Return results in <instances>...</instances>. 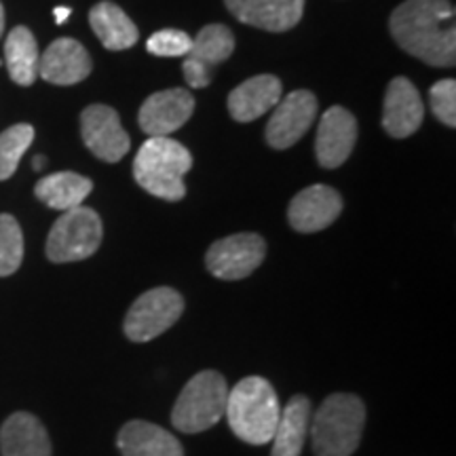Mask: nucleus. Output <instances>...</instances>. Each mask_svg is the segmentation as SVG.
Here are the masks:
<instances>
[{
	"label": "nucleus",
	"instance_id": "1",
	"mask_svg": "<svg viewBox=\"0 0 456 456\" xmlns=\"http://www.w3.org/2000/svg\"><path fill=\"white\" fill-rule=\"evenodd\" d=\"M454 4L450 0H406L393 11L389 28L395 43L416 60L436 68L456 61Z\"/></svg>",
	"mask_w": 456,
	"mask_h": 456
},
{
	"label": "nucleus",
	"instance_id": "2",
	"mask_svg": "<svg viewBox=\"0 0 456 456\" xmlns=\"http://www.w3.org/2000/svg\"><path fill=\"white\" fill-rule=\"evenodd\" d=\"M279 414V397L273 385L262 376H248L228 391L226 420L239 440L252 446L271 444L275 436Z\"/></svg>",
	"mask_w": 456,
	"mask_h": 456
},
{
	"label": "nucleus",
	"instance_id": "3",
	"mask_svg": "<svg viewBox=\"0 0 456 456\" xmlns=\"http://www.w3.org/2000/svg\"><path fill=\"white\" fill-rule=\"evenodd\" d=\"M366 406L353 393H332L311 416L315 456H351L362 442Z\"/></svg>",
	"mask_w": 456,
	"mask_h": 456
},
{
	"label": "nucleus",
	"instance_id": "4",
	"mask_svg": "<svg viewBox=\"0 0 456 456\" xmlns=\"http://www.w3.org/2000/svg\"><path fill=\"white\" fill-rule=\"evenodd\" d=\"M192 167V157L180 142L171 138H148L134 161L138 184L163 201H180L186 195L184 174Z\"/></svg>",
	"mask_w": 456,
	"mask_h": 456
},
{
	"label": "nucleus",
	"instance_id": "5",
	"mask_svg": "<svg viewBox=\"0 0 456 456\" xmlns=\"http://www.w3.org/2000/svg\"><path fill=\"white\" fill-rule=\"evenodd\" d=\"M228 387L224 376L216 370H203L192 376L178 395L171 425L182 433H201L212 429L224 419Z\"/></svg>",
	"mask_w": 456,
	"mask_h": 456
},
{
	"label": "nucleus",
	"instance_id": "6",
	"mask_svg": "<svg viewBox=\"0 0 456 456\" xmlns=\"http://www.w3.org/2000/svg\"><path fill=\"white\" fill-rule=\"evenodd\" d=\"M104 226L91 208L68 209L55 220L47 237V258L57 265L91 258L98 252Z\"/></svg>",
	"mask_w": 456,
	"mask_h": 456
},
{
	"label": "nucleus",
	"instance_id": "7",
	"mask_svg": "<svg viewBox=\"0 0 456 456\" xmlns=\"http://www.w3.org/2000/svg\"><path fill=\"white\" fill-rule=\"evenodd\" d=\"M184 311V298L174 288H152L131 305L123 322L129 340L151 342L174 326Z\"/></svg>",
	"mask_w": 456,
	"mask_h": 456
},
{
	"label": "nucleus",
	"instance_id": "8",
	"mask_svg": "<svg viewBox=\"0 0 456 456\" xmlns=\"http://www.w3.org/2000/svg\"><path fill=\"white\" fill-rule=\"evenodd\" d=\"M266 256L265 239L256 232H237L212 243L205 262L214 277L224 281H239L258 269Z\"/></svg>",
	"mask_w": 456,
	"mask_h": 456
},
{
	"label": "nucleus",
	"instance_id": "9",
	"mask_svg": "<svg viewBox=\"0 0 456 456\" xmlns=\"http://www.w3.org/2000/svg\"><path fill=\"white\" fill-rule=\"evenodd\" d=\"M81 135L85 146L106 163L121 161L131 146L117 110L104 104H91L85 108L81 114Z\"/></svg>",
	"mask_w": 456,
	"mask_h": 456
},
{
	"label": "nucleus",
	"instance_id": "10",
	"mask_svg": "<svg viewBox=\"0 0 456 456\" xmlns=\"http://www.w3.org/2000/svg\"><path fill=\"white\" fill-rule=\"evenodd\" d=\"M317 117V98L306 89L292 91L279 100L266 125V142L275 151H285L302 140Z\"/></svg>",
	"mask_w": 456,
	"mask_h": 456
},
{
	"label": "nucleus",
	"instance_id": "11",
	"mask_svg": "<svg viewBox=\"0 0 456 456\" xmlns=\"http://www.w3.org/2000/svg\"><path fill=\"white\" fill-rule=\"evenodd\" d=\"M232 49H235V38L226 26H205L192 41L188 55H184L186 60L182 64V72H184L186 83L192 89L208 87L212 81V70L232 55Z\"/></svg>",
	"mask_w": 456,
	"mask_h": 456
},
{
	"label": "nucleus",
	"instance_id": "12",
	"mask_svg": "<svg viewBox=\"0 0 456 456\" xmlns=\"http://www.w3.org/2000/svg\"><path fill=\"white\" fill-rule=\"evenodd\" d=\"M195 110V98L186 89H165L152 94L140 108V127L151 138H169Z\"/></svg>",
	"mask_w": 456,
	"mask_h": 456
},
{
	"label": "nucleus",
	"instance_id": "13",
	"mask_svg": "<svg viewBox=\"0 0 456 456\" xmlns=\"http://www.w3.org/2000/svg\"><path fill=\"white\" fill-rule=\"evenodd\" d=\"M357 142L355 117L342 106L328 108L317 127L315 155L322 167L336 169L351 157Z\"/></svg>",
	"mask_w": 456,
	"mask_h": 456
},
{
	"label": "nucleus",
	"instance_id": "14",
	"mask_svg": "<svg viewBox=\"0 0 456 456\" xmlns=\"http://www.w3.org/2000/svg\"><path fill=\"white\" fill-rule=\"evenodd\" d=\"M342 212L338 191L326 184H313L292 199L288 209L289 224L298 232H317L334 224Z\"/></svg>",
	"mask_w": 456,
	"mask_h": 456
},
{
	"label": "nucleus",
	"instance_id": "15",
	"mask_svg": "<svg viewBox=\"0 0 456 456\" xmlns=\"http://www.w3.org/2000/svg\"><path fill=\"white\" fill-rule=\"evenodd\" d=\"M89 51L74 38H57L38 60V77L51 85H77L91 74Z\"/></svg>",
	"mask_w": 456,
	"mask_h": 456
},
{
	"label": "nucleus",
	"instance_id": "16",
	"mask_svg": "<svg viewBox=\"0 0 456 456\" xmlns=\"http://www.w3.org/2000/svg\"><path fill=\"white\" fill-rule=\"evenodd\" d=\"M425 118V106L419 89L406 77H395L389 83L383 106V127L391 138H408L420 127Z\"/></svg>",
	"mask_w": 456,
	"mask_h": 456
},
{
	"label": "nucleus",
	"instance_id": "17",
	"mask_svg": "<svg viewBox=\"0 0 456 456\" xmlns=\"http://www.w3.org/2000/svg\"><path fill=\"white\" fill-rule=\"evenodd\" d=\"M241 24L266 32H288L305 13V0H224Z\"/></svg>",
	"mask_w": 456,
	"mask_h": 456
},
{
	"label": "nucleus",
	"instance_id": "18",
	"mask_svg": "<svg viewBox=\"0 0 456 456\" xmlns=\"http://www.w3.org/2000/svg\"><path fill=\"white\" fill-rule=\"evenodd\" d=\"M281 100V81L273 74L248 78L228 94L226 106L231 117L239 123H252L275 108Z\"/></svg>",
	"mask_w": 456,
	"mask_h": 456
},
{
	"label": "nucleus",
	"instance_id": "19",
	"mask_svg": "<svg viewBox=\"0 0 456 456\" xmlns=\"http://www.w3.org/2000/svg\"><path fill=\"white\" fill-rule=\"evenodd\" d=\"M0 454L3 456H51L49 433L37 416L15 412L0 427Z\"/></svg>",
	"mask_w": 456,
	"mask_h": 456
},
{
	"label": "nucleus",
	"instance_id": "20",
	"mask_svg": "<svg viewBox=\"0 0 456 456\" xmlns=\"http://www.w3.org/2000/svg\"><path fill=\"white\" fill-rule=\"evenodd\" d=\"M117 446L123 456H184L178 437L146 420H129L127 425H123Z\"/></svg>",
	"mask_w": 456,
	"mask_h": 456
},
{
	"label": "nucleus",
	"instance_id": "21",
	"mask_svg": "<svg viewBox=\"0 0 456 456\" xmlns=\"http://www.w3.org/2000/svg\"><path fill=\"white\" fill-rule=\"evenodd\" d=\"M313 406L306 395H294L281 408L279 423L273 436L271 456H300L311 429Z\"/></svg>",
	"mask_w": 456,
	"mask_h": 456
},
{
	"label": "nucleus",
	"instance_id": "22",
	"mask_svg": "<svg viewBox=\"0 0 456 456\" xmlns=\"http://www.w3.org/2000/svg\"><path fill=\"white\" fill-rule=\"evenodd\" d=\"M89 24L100 43L110 51L134 47L140 38L138 28L129 20V15L110 0H102L89 11Z\"/></svg>",
	"mask_w": 456,
	"mask_h": 456
},
{
	"label": "nucleus",
	"instance_id": "23",
	"mask_svg": "<svg viewBox=\"0 0 456 456\" xmlns=\"http://www.w3.org/2000/svg\"><path fill=\"white\" fill-rule=\"evenodd\" d=\"M91 191H94V182L74 171H57V174L45 175L34 186V195L38 201L57 212H68L83 205Z\"/></svg>",
	"mask_w": 456,
	"mask_h": 456
},
{
	"label": "nucleus",
	"instance_id": "24",
	"mask_svg": "<svg viewBox=\"0 0 456 456\" xmlns=\"http://www.w3.org/2000/svg\"><path fill=\"white\" fill-rule=\"evenodd\" d=\"M38 43L26 26H17L4 41V61L9 77L20 87H30L38 78Z\"/></svg>",
	"mask_w": 456,
	"mask_h": 456
},
{
	"label": "nucleus",
	"instance_id": "25",
	"mask_svg": "<svg viewBox=\"0 0 456 456\" xmlns=\"http://www.w3.org/2000/svg\"><path fill=\"white\" fill-rule=\"evenodd\" d=\"M34 142V127L20 123L0 134V182L9 180L17 171L21 157Z\"/></svg>",
	"mask_w": 456,
	"mask_h": 456
},
{
	"label": "nucleus",
	"instance_id": "26",
	"mask_svg": "<svg viewBox=\"0 0 456 456\" xmlns=\"http://www.w3.org/2000/svg\"><path fill=\"white\" fill-rule=\"evenodd\" d=\"M24 260V235L13 216L0 214V277H9Z\"/></svg>",
	"mask_w": 456,
	"mask_h": 456
},
{
	"label": "nucleus",
	"instance_id": "27",
	"mask_svg": "<svg viewBox=\"0 0 456 456\" xmlns=\"http://www.w3.org/2000/svg\"><path fill=\"white\" fill-rule=\"evenodd\" d=\"M429 106L437 121L454 127L456 125V81L454 78H444L437 81L429 91Z\"/></svg>",
	"mask_w": 456,
	"mask_h": 456
},
{
	"label": "nucleus",
	"instance_id": "28",
	"mask_svg": "<svg viewBox=\"0 0 456 456\" xmlns=\"http://www.w3.org/2000/svg\"><path fill=\"white\" fill-rule=\"evenodd\" d=\"M191 47L192 38L182 30H159L146 43V49L159 57H184Z\"/></svg>",
	"mask_w": 456,
	"mask_h": 456
},
{
	"label": "nucleus",
	"instance_id": "29",
	"mask_svg": "<svg viewBox=\"0 0 456 456\" xmlns=\"http://www.w3.org/2000/svg\"><path fill=\"white\" fill-rule=\"evenodd\" d=\"M72 13L70 7H55L53 15H55V24H64V21L68 20V15Z\"/></svg>",
	"mask_w": 456,
	"mask_h": 456
},
{
	"label": "nucleus",
	"instance_id": "30",
	"mask_svg": "<svg viewBox=\"0 0 456 456\" xmlns=\"http://www.w3.org/2000/svg\"><path fill=\"white\" fill-rule=\"evenodd\" d=\"M45 163H47V159H45V157H34L32 159V165H34V169H37V171H41L45 167Z\"/></svg>",
	"mask_w": 456,
	"mask_h": 456
},
{
	"label": "nucleus",
	"instance_id": "31",
	"mask_svg": "<svg viewBox=\"0 0 456 456\" xmlns=\"http://www.w3.org/2000/svg\"><path fill=\"white\" fill-rule=\"evenodd\" d=\"M3 32H4V7L3 3H0V37H3Z\"/></svg>",
	"mask_w": 456,
	"mask_h": 456
}]
</instances>
